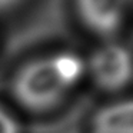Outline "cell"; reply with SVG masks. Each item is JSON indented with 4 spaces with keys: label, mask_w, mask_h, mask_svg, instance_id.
I'll use <instances>...</instances> for the list:
<instances>
[{
    "label": "cell",
    "mask_w": 133,
    "mask_h": 133,
    "mask_svg": "<svg viewBox=\"0 0 133 133\" xmlns=\"http://www.w3.org/2000/svg\"><path fill=\"white\" fill-rule=\"evenodd\" d=\"M95 126L97 133H132V103L117 102L97 109Z\"/></svg>",
    "instance_id": "cell-5"
},
{
    "label": "cell",
    "mask_w": 133,
    "mask_h": 133,
    "mask_svg": "<svg viewBox=\"0 0 133 133\" xmlns=\"http://www.w3.org/2000/svg\"><path fill=\"white\" fill-rule=\"evenodd\" d=\"M83 70L82 59L72 53L33 59L17 69L10 82V92L29 112H49L63 102Z\"/></svg>",
    "instance_id": "cell-1"
},
{
    "label": "cell",
    "mask_w": 133,
    "mask_h": 133,
    "mask_svg": "<svg viewBox=\"0 0 133 133\" xmlns=\"http://www.w3.org/2000/svg\"><path fill=\"white\" fill-rule=\"evenodd\" d=\"M89 67L96 86L107 93L124 89L132 76L129 50L116 43H109L96 50L90 57Z\"/></svg>",
    "instance_id": "cell-2"
},
{
    "label": "cell",
    "mask_w": 133,
    "mask_h": 133,
    "mask_svg": "<svg viewBox=\"0 0 133 133\" xmlns=\"http://www.w3.org/2000/svg\"><path fill=\"white\" fill-rule=\"evenodd\" d=\"M76 13L87 30L102 37L117 33L126 0H75Z\"/></svg>",
    "instance_id": "cell-3"
},
{
    "label": "cell",
    "mask_w": 133,
    "mask_h": 133,
    "mask_svg": "<svg viewBox=\"0 0 133 133\" xmlns=\"http://www.w3.org/2000/svg\"><path fill=\"white\" fill-rule=\"evenodd\" d=\"M0 133H20L16 120L0 107Z\"/></svg>",
    "instance_id": "cell-6"
},
{
    "label": "cell",
    "mask_w": 133,
    "mask_h": 133,
    "mask_svg": "<svg viewBox=\"0 0 133 133\" xmlns=\"http://www.w3.org/2000/svg\"><path fill=\"white\" fill-rule=\"evenodd\" d=\"M23 3L24 0H0V15H6V13L13 12Z\"/></svg>",
    "instance_id": "cell-7"
},
{
    "label": "cell",
    "mask_w": 133,
    "mask_h": 133,
    "mask_svg": "<svg viewBox=\"0 0 133 133\" xmlns=\"http://www.w3.org/2000/svg\"><path fill=\"white\" fill-rule=\"evenodd\" d=\"M95 115L93 100L82 97L53 119L35 123L30 133H97Z\"/></svg>",
    "instance_id": "cell-4"
}]
</instances>
